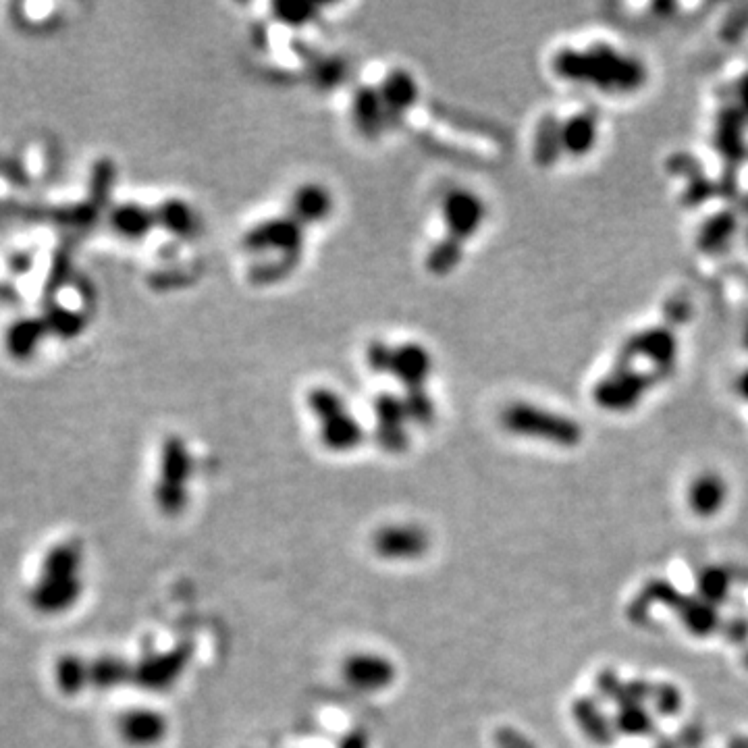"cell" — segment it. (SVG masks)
<instances>
[{
  "label": "cell",
  "mask_w": 748,
  "mask_h": 748,
  "mask_svg": "<svg viewBox=\"0 0 748 748\" xmlns=\"http://www.w3.org/2000/svg\"><path fill=\"white\" fill-rule=\"evenodd\" d=\"M553 71L582 86L609 94H632L647 84L645 63L620 48L599 42L584 50L564 48L553 57Z\"/></svg>",
  "instance_id": "1"
},
{
  "label": "cell",
  "mask_w": 748,
  "mask_h": 748,
  "mask_svg": "<svg viewBox=\"0 0 748 748\" xmlns=\"http://www.w3.org/2000/svg\"><path fill=\"white\" fill-rule=\"evenodd\" d=\"M79 570H82V549L77 545L63 543L48 551L32 593L34 603L44 611L69 609L82 593Z\"/></svg>",
  "instance_id": "2"
},
{
  "label": "cell",
  "mask_w": 748,
  "mask_h": 748,
  "mask_svg": "<svg viewBox=\"0 0 748 748\" xmlns=\"http://www.w3.org/2000/svg\"><path fill=\"white\" fill-rule=\"evenodd\" d=\"M501 424L512 435L559 447H576L582 441V429L574 418L526 402L507 406L501 412Z\"/></svg>",
  "instance_id": "3"
},
{
  "label": "cell",
  "mask_w": 748,
  "mask_h": 748,
  "mask_svg": "<svg viewBox=\"0 0 748 748\" xmlns=\"http://www.w3.org/2000/svg\"><path fill=\"white\" fill-rule=\"evenodd\" d=\"M192 474V456L179 437H169L160 449V470L154 497L165 514H179L187 503V480Z\"/></svg>",
  "instance_id": "4"
},
{
  "label": "cell",
  "mask_w": 748,
  "mask_h": 748,
  "mask_svg": "<svg viewBox=\"0 0 748 748\" xmlns=\"http://www.w3.org/2000/svg\"><path fill=\"white\" fill-rule=\"evenodd\" d=\"M441 215L445 223V237L464 244L485 223L487 206L483 198L474 192L456 187V190L445 194L441 202Z\"/></svg>",
  "instance_id": "5"
},
{
  "label": "cell",
  "mask_w": 748,
  "mask_h": 748,
  "mask_svg": "<svg viewBox=\"0 0 748 748\" xmlns=\"http://www.w3.org/2000/svg\"><path fill=\"white\" fill-rule=\"evenodd\" d=\"M653 377L651 374L636 372L628 366H620L607 379L597 383L595 387V402L597 406L609 412H628L632 410L643 395L651 389Z\"/></svg>",
  "instance_id": "6"
},
{
  "label": "cell",
  "mask_w": 748,
  "mask_h": 748,
  "mask_svg": "<svg viewBox=\"0 0 748 748\" xmlns=\"http://www.w3.org/2000/svg\"><path fill=\"white\" fill-rule=\"evenodd\" d=\"M302 225L287 217H277L258 223L254 229H250L244 235V248L250 252H262V250H277L283 254V258L296 260L302 252Z\"/></svg>",
  "instance_id": "7"
},
{
  "label": "cell",
  "mask_w": 748,
  "mask_h": 748,
  "mask_svg": "<svg viewBox=\"0 0 748 748\" xmlns=\"http://www.w3.org/2000/svg\"><path fill=\"white\" fill-rule=\"evenodd\" d=\"M429 543V534L414 524L385 526L372 539L374 551L385 559H416L426 553Z\"/></svg>",
  "instance_id": "8"
},
{
  "label": "cell",
  "mask_w": 748,
  "mask_h": 748,
  "mask_svg": "<svg viewBox=\"0 0 748 748\" xmlns=\"http://www.w3.org/2000/svg\"><path fill=\"white\" fill-rule=\"evenodd\" d=\"M374 416H377V439L385 451L399 453L408 447L406 420H410L404 399L383 393L374 399Z\"/></svg>",
  "instance_id": "9"
},
{
  "label": "cell",
  "mask_w": 748,
  "mask_h": 748,
  "mask_svg": "<svg viewBox=\"0 0 748 748\" xmlns=\"http://www.w3.org/2000/svg\"><path fill=\"white\" fill-rule=\"evenodd\" d=\"M50 337L44 316H19L5 329L3 347L13 362H32L44 339Z\"/></svg>",
  "instance_id": "10"
},
{
  "label": "cell",
  "mask_w": 748,
  "mask_h": 748,
  "mask_svg": "<svg viewBox=\"0 0 748 748\" xmlns=\"http://www.w3.org/2000/svg\"><path fill=\"white\" fill-rule=\"evenodd\" d=\"M636 356L649 360L661 372L670 370L678 358V339L672 331L661 327L638 333L626 343L622 352L624 360H632Z\"/></svg>",
  "instance_id": "11"
},
{
  "label": "cell",
  "mask_w": 748,
  "mask_h": 748,
  "mask_svg": "<svg viewBox=\"0 0 748 748\" xmlns=\"http://www.w3.org/2000/svg\"><path fill=\"white\" fill-rule=\"evenodd\" d=\"M433 372V356L420 343H402L391 350V364L389 372L406 391L410 389H424Z\"/></svg>",
  "instance_id": "12"
},
{
  "label": "cell",
  "mask_w": 748,
  "mask_h": 748,
  "mask_svg": "<svg viewBox=\"0 0 748 748\" xmlns=\"http://www.w3.org/2000/svg\"><path fill=\"white\" fill-rule=\"evenodd\" d=\"M187 659H190V649L185 647H177L169 653L148 657L136 667L133 678H136V682L144 688L165 690L179 680L187 665Z\"/></svg>",
  "instance_id": "13"
},
{
  "label": "cell",
  "mask_w": 748,
  "mask_h": 748,
  "mask_svg": "<svg viewBox=\"0 0 748 748\" xmlns=\"http://www.w3.org/2000/svg\"><path fill=\"white\" fill-rule=\"evenodd\" d=\"M343 678L358 690H383L395 680V667L381 655H354L343 663Z\"/></svg>",
  "instance_id": "14"
},
{
  "label": "cell",
  "mask_w": 748,
  "mask_h": 748,
  "mask_svg": "<svg viewBox=\"0 0 748 748\" xmlns=\"http://www.w3.org/2000/svg\"><path fill=\"white\" fill-rule=\"evenodd\" d=\"M119 732L131 746H152L167 734V719L158 711L133 709L119 721Z\"/></svg>",
  "instance_id": "15"
},
{
  "label": "cell",
  "mask_w": 748,
  "mask_h": 748,
  "mask_svg": "<svg viewBox=\"0 0 748 748\" xmlns=\"http://www.w3.org/2000/svg\"><path fill=\"white\" fill-rule=\"evenodd\" d=\"M728 501V485L726 480L715 472H703L692 480L688 487V505L690 510L701 516L711 518Z\"/></svg>",
  "instance_id": "16"
},
{
  "label": "cell",
  "mask_w": 748,
  "mask_h": 748,
  "mask_svg": "<svg viewBox=\"0 0 748 748\" xmlns=\"http://www.w3.org/2000/svg\"><path fill=\"white\" fill-rule=\"evenodd\" d=\"M333 200L327 187L318 183H306L298 187L289 202V217L296 219L302 227L323 221L331 215Z\"/></svg>",
  "instance_id": "17"
},
{
  "label": "cell",
  "mask_w": 748,
  "mask_h": 748,
  "mask_svg": "<svg viewBox=\"0 0 748 748\" xmlns=\"http://www.w3.org/2000/svg\"><path fill=\"white\" fill-rule=\"evenodd\" d=\"M379 94L385 106L387 121L406 117L412 109H416L418 86L414 82V77L404 69H397L391 75H387Z\"/></svg>",
  "instance_id": "18"
},
{
  "label": "cell",
  "mask_w": 748,
  "mask_h": 748,
  "mask_svg": "<svg viewBox=\"0 0 748 748\" xmlns=\"http://www.w3.org/2000/svg\"><path fill=\"white\" fill-rule=\"evenodd\" d=\"M362 437V426L347 410L320 420V441L331 451H352L362 443Z\"/></svg>",
  "instance_id": "19"
},
{
  "label": "cell",
  "mask_w": 748,
  "mask_h": 748,
  "mask_svg": "<svg viewBox=\"0 0 748 748\" xmlns=\"http://www.w3.org/2000/svg\"><path fill=\"white\" fill-rule=\"evenodd\" d=\"M599 140V121L591 113L572 115L561 123V148L572 156H586Z\"/></svg>",
  "instance_id": "20"
},
{
  "label": "cell",
  "mask_w": 748,
  "mask_h": 748,
  "mask_svg": "<svg viewBox=\"0 0 748 748\" xmlns=\"http://www.w3.org/2000/svg\"><path fill=\"white\" fill-rule=\"evenodd\" d=\"M354 121L362 136L366 138H377L385 121L387 113L381 100V94L374 92L372 88H360L354 98Z\"/></svg>",
  "instance_id": "21"
},
{
  "label": "cell",
  "mask_w": 748,
  "mask_h": 748,
  "mask_svg": "<svg viewBox=\"0 0 748 748\" xmlns=\"http://www.w3.org/2000/svg\"><path fill=\"white\" fill-rule=\"evenodd\" d=\"M109 221L113 231L125 239H142L156 225L154 210L142 204H119L111 212Z\"/></svg>",
  "instance_id": "22"
},
{
  "label": "cell",
  "mask_w": 748,
  "mask_h": 748,
  "mask_svg": "<svg viewBox=\"0 0 748 748\" xmlns=\"http://www.w3.org/2000/svg\"><path fill=\"white\" fill-rule=\"evenodd\" d=\"M46 327L52 337L59 339H75L82 335L88 325V314L82 310H73L63 304H52L44 314Z\"/></svg>",
  "instance_id": "23"
},
{
  "label": "cell",
  "mask_w": 748,
  "mask_h": 748,
  "mask_svg": "<svg viewBox=\"0 0 748 748\" xmlns=\"http://www.w3.org/2000/svg\"><path fill=\"white\" fill-rule=\"evenodd\" d=\"M156 225H163L173 235L192 237L196 233V215L192 208L179 200H167L154 210Z\"/></svg>",
  "instance_id": "24"
},
{
  "label": "cell",
  "mask_w": 748,
  "mask_h": 748,
  "mask_svg": "<svg viewBox=\"0 0 748 748\" xmlns=\"http://www.w3.org/2000/svg\"><path fill=\"white\" fill-rule=\"evenodd\" d=\"M462 246L464 244L456 242V239L443 237L441 242H437L431 248V252L426 254V260H424L426 271H429L435 277L449 275L460 264V260H462Z\"/></svg>",
  "instance_id": "25"
},
{
  "label": "cell",
  "mask_w": 748,
  "mask_h": 748,
  "mask_svg": "<svg viewBox=\"0 0 748 748\" xmlns=\"http://www.w3.org/2000/svg\"><path fill=\"white\" fill-rule=\"evenodd\" d=\"M561 152H564V148H561V123L549 115L537 129L534 158H537L539 165H553Z\"/></svg>",
  "instance_id": "26"
},
{
  "label": "cell",
  "mask_w": 748,
  "mask_h": 748,
  "mask_svg": "<svg viewBox=\"0 0 748 748\" xmlns=\"http://www.w3.org/2000/svg\"><path fill=\"white\" fill-rule=\"evenodd\" d=\"M129 678V667L117 659H102L90 667V682L100 688H109Z\"/></svg>",
  "instance_id": "27"
},
{
  "label": "cell",
  "mask_w": 748,
  "mask_h": 748,
  "mask_svg": "<svg viewBox=\"0 0 748 748\" xmlns=\"http://www.w3.org/2000/svg\"><path fill=\"white\" fill-rule=\"evenodd\" d=\"M402 399L410 420H416L418 424H431L435 420V404L426 389H410Z\"/></svg>",
  "instance_id": "28"
},
{
  "label": "cell",
  "mask_w": 748,
  "mask_h": 748,
  "mask_svg": "<svg viewBox=\"0 0 748 748\" xmlns=\"http://www.w3.org/2000/svg\"><path fill=\"white\" fill-rule=\"evenodd\" d=\"M59 680L65 690L77 692L79 688H84L90 682V667L79 659L69 657L59 667Z\"/></svg>",
  "instance_id": "29"
},
{
  "label": "cell",
  "mask_w": 748,
  "mask_h": 748,
  "mask_svg": "<svg viewBox=\"0 0 748 748\" xmlns=\"http://www.w3.org/2000/svg\"><path fill=\"white\" fill-rule=\"evenodd\" d=\"M728 576L721 570H707L701 578V593L707 601H721L728 591Z\"/></svg>",
  "instance_id": "30"
},
{
  "label": "cell",
  "mask_w": 748,
  "mask_h": 748,
  "mask_svg": "<svg viewBox=\"0 0 748 748\" xmlns=\"http://www.w3.org/2000/svg\"><path fill=\"white\" fill-rule=\"evenodd\" d=\"M391 350H393V347L383 343V341H372L366 347V362H368L370 370L387 374L389 364H391Z\"/></svg>",
  "instance_id": "31"
},
{
  "label": "cell",
  "mask_w": 748,
  "mask_h": 748,
  "mask_svg": "<svg viewBox=\"0 0 748 748\" xmlns=\"http://www.w3.org/2000/svg\"><path fill=\"white\" fill-rule=\"evenodd\" d=\"M314 11L312 5H300V3H283V5H275V13L277 17L283 21V23H304L310 13Z\"/></svg>",
  "instance_id": "32"
},
{
  "label": "cell",
  "mask_w": 748,
  "mask_h": 748,
  "mask_svg": "<svg viewBox=\"0 0 748 748\" xmlns=\"http://www.w3.org/2000/svg\"><path fill=\"white\" fill-rule=\"evenodd\" d=\"M620 726L622 730H626V734H638L640 730L647 728V719L643 715V711L638 709H626L622 715H620Z\"/></svg>",
  "instance_id": "33"
},
{
  "label": "cell",
  "mask_w": 748,
  "mask_h": 748,
  "mask_svg": "<svg viewBox=\"0 0 748 748\" xmlns=\"http://www.w3.org/2000/svg\"><path fill=\"white\" fill-rule=\"evenodd\" d=\"M339 75H341V65L333 59L316 67V79L320 86H335Z\"/></svg>",
  "instance_id": "34"
},
{
  "label": "cell",
  "mask_w": 748,
  "mask_h": 748,
  "mask_svg": "<svg viewBox=\"0 0 748 748\" xmlns=\"http://www.w3.org/2000/svg\"><path fill=\"white\" fill-rule=\"evenodd\" d=\"M32 264H34V260H32V256L28 252H17V254H13L9 258V269L17 277L28 273L32 269Z\"/></svg>",
  "instance_id": "35"
},
{
  "label": "cell",
  "mask_w": 748,
  "mask_h": 748,
  "mask_svg": "<svg viewBox=\"0 0 748 748\" xmlns=\"http://www.w3.org/2000/svg\"><path fill=\"white\" fill-rule=\"evenodd\" d=\"M339 748H368V738L362 732H352V734L345 736V740L341 742Z\"/></svg>",
  "instance_id": "36"
},
{
  "label": "cell",
  "mask_w": 748,
  "mask_h": 748,
  "mask_svg": "<svg viewBox=\"0 0 748 748\" xmlns=\"http://www.w3.org/2000/svg\"><path fill=\"white\" fill-rule=\"evenodd\" d=\"M736 389H738V393H740V397L744 399V402H748V370L738 379Z\"/></svg>",
  "instance_id": "37"
},
{
  "label": "cell",
  "mask_w": 748,
  "mask_h": 748,
  "mask_svg": "<svg viewBox=\"0 0 748 748\" xmlns=\"http://www.w3.org/2000/svg\"><path fill=\"white\" fill-rule=\"evenodd\" d=\"M746 663H748V657H746Z\"/></svg>",
  "instance_id": "38"
}]
</instances>
